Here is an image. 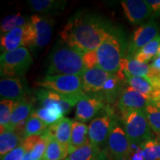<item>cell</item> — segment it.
I'll list each match as a JSON object with an SVG mask.
<instances>
[{"mask_svg": "<svg viewBox=\"0 0 160 160\" xmlns=\"http://www.w3.org/2000/svg\"><path fill=\"white\" fill-rule=\"evenodd\" d=\"M113 31L99 15L79 11L73 14L60 33V40L85 53L96 51Z\"/></svg>", "mask_w": 160, "mask_h": 160, "instance_id": "cell-1", "label": "cell"}, {"mask_svg": "<svg viewBox=\"0 0 160 160\" xmlns=\"http://www.w3.org/2000/svg\"><path fill=\"white\" fill-rule=\"evenodd\" d=\"M84 53L61 40L56 44L48 61L47 75H77L82 77L85 68Z\"/></svg>", "mask_w": 160, "mask_h": 160, "instance_id": "cell-2", "label": "cell"}, {"mask_svg": "<svg viewBox=\"0 0 160 160\" xmlns=\"http://www.w3.org/2000/svg\"><path fill=\"white\" fill-rule=\"evenodd\" d=\"M123 128L131 146H140L152 139L151 128L143 111H130L121 113Z\"/></svg>", "mask_w": 160, "mask_h": 160, "instance_id": "cell-3", "label": "cell"}, {"mask_svg": "<svg viewBox=\"0 0 160 160\" xmlns=\"http://www.w3.org/2000/svg\"><path fill=\"white\" fill-rule=\"evenodd\" d=\"M98 65L112 74L117 73L123 57V48L119 36L113 31L97 50Z\"/></svg>", "mask_w": 160, "mask_h": 160, "instance_id": "cell-4", "label": "cell"}, {"mask_svg": "<svg viewBox=\"0 0 160 160\" xmlns=\"http://www.w3.org/2000/svg\"><path fill=\"white\" fill-rule=\"evenodd\" d=\"M33 59L28 50L21 47L5 52L0 57V72L3 78H21L28 71Z\"/></svg>", "mask_w": 160, "mask_h": 160, "instance_id": "cell-5", "label": "cell"}, {"mask_svg": "<svg viewBox=\"0 0 160 160\" xmlns=\"http://www.w3.org/2000/svg\"><path fill=\"white\" fill-rule=\"evenodd\" d=\"M36 85L44 89L50 90L63 95H82V77L77 75H46Z\"/></svg>", "mask_w": 160, "mask_h": 160, "instance_id": "cell-6", "label": "cell"}, {"mask_svg": "<svg viewBox=\"0 0 160 160\" xmlns=\"http://www.w3.org/2000/svg\"><path fill=\"white\" fill-rule=\"evenodd\" d=\"M42 108L60 111L65 116L85 93L82 95H63L47 89H39L36 93Z\"/></svg>", "mask_w": 160, "mask_h": 160, "instance_id": "cell-7", "label": "cell"}, {"mask_svg": "<svg viewBox=\"0 0 160 160\" xmlns=\"http://www.w3.org/2000/svg\"><path fill=\"white\" fill-rule=\"evenodd\" d=\"M116 118L108 106H105V111L101 115L95 117L88 125L90 142L101 149L106 145L112 125Z\"/></svg>", "mask_w": 160, "mask_h": 160, "instance_id": "cell-8", "label": "cell"}, {"mask_svg": "<svg viewBox=\"0 0 160 160\" xmlns=\"http://www.w3.org/2000/svg\"><path fill=\"white\" fill-rule=\"evenodd\" d=\"M131 148L123 127L115 119L106 142L108 153L114 160H122L131 154Z\"/></svg>", "mask_w": 160, "mask_h": 160, "instance_id": "cell-9", "label": "cell"}, {"mask_svg": "<svg viewBox=\"0 0 160 160\" xmlns=\"http://www.w3.org/2000/svg\"><path fill=\"white\" fill-rule=\"evenodd\" d=\"M160 34L159 24L154 20L140 25L133 33L128 48V57L133 58L143 47Z\"/></svg>", "mask_w": 160, "mask_h": 160, "instance_id": "cell-10", "label": "cell"}, {"mask_svg": "<svg viewBox=\"0 0 160 160\" xmlns=\"http://www.w3.org/2000/svg\"><path fill=\"white\" fill-rule=\"evenodd\" d=\"M105 108V100L97 95L83 96L78 102L76 108V119L81 122L93 120L99 111Z\"/></svg>", "mask_w": 160, "mask_h": 160, "instance_id": "cell-11", "label": "cell"}, {"mask_svg": "<svg viewBox=\"0 0 160 160\" xmlns=\"http://www.w3.org/2000/svg\"><path fill=\"white\" fill-rule=\"evenodd\" d=\"M111 75L112 73L102 69L99 65L86 70L81 77L83 91L88 95L99 94Z\"/></svg>", "mask_w": 160, "mask_h": 160, "instance_id": "cell-12", "label": "cell"}, {"mask_svg": "<svg viewBox=\"0 0 160 160\" xmlns=\"http://www.w3.org/2000/svg\"><path fill=\"white\" fill-rule=\"evenodd\" d=\"M151 102L144 96L130 86L125 88L118 99V108L121 113L130 111H143Z\"/></svg>", "mask_w": 160, "mask_h": 160, "instance_id": "cell-13", "label": "cell"}, {"mask_svg": "<svg viewBox=\"0 0 160 160\" xmlns=\"http://www.w3.org/2000/svg\"><path fill=\"white\" fill-rule=\"evenodd\" d=\"M120 3L126 17L133 25L142 23L150 17H153V11L146 1L123 0Z\"/></svg>", "mask_w": 160, "mask_h": 160, "instance_id": "cell-14", "label": "cell"}, {"mask_svg": "<svg viewBox=\"0 0 160 160\" xmlns=\"http://www.w3.org/2000/svg\"><path fill=\"white\" fill-rule=\"evenodd\" d=\"M28 93V83L23 78H3L0 81L1 100L17 102L26 97Z\"/></svg>", "mask_w": 160, "mask_h": 160, "instance_id": "cell-15", "label": "cell"}, {"mask_svg": "<svg viewBox=\"0 0 160 160\" xmlns=\"http://www.w3.org/2000/svg\"><path fill=\"white\" fill-rule=\"evenodd\" d=\"M30 21L35 29L36 45L34 48H42L51 41L53 32L52 21L47 17L38 15L31 16Z\"/></svg>", "mask_w": 160, "mask_h": 160, "instance_id": "cell-16", "label": "cell"}, {"mask_svg": "<svg viewBox=\"0 0 160 160\" xmlns=\"http://www.w3.org/2000/svg\"><path fill=\"white\" fill-rule=\"evenodd\" d=\"M134 77H147L149 79L160 77V72L153 69L148 63H142L134 58L124 57L120 64V68Z\"/></svg>", "mask_w": 160, "mask_h": 160, "instance_id": "cell-17", "label": "cell"}, {"mask_svg": "<svg viewBox=\"0 0 160 160\" xmlns=\"http://www.w3.org/2000/svg\"><path fill=\"white\" fill-rule=\"evenodd\" d=\"M73 122L68 118L64 117L57 122L49 125L45 131L51 137H54L68 151L71 142Z\"/></svg>", "mask_w": 160, "mask_h": 160, "instance_id": "cell-18", "label": "cell"}, {"mask_svg": "<svg viewBox=\"0 0 160 160\" xmlns=\"http://www.w3.org/2000/svg\"><path fill=\"white\" fill-rule=\"evenodd\" d=\"M33 99L27 96L15 102L7 131H13L18 125L26 121L32 113Z\"/></svg>", "mask_w": 160, "mask_h": 160, "instance_id": "cell-19", "label": "cell"}, {"mask_svg": "<svg viewBox=\"0 0 160 160\" xmlns=\"http://www.w3.org/2000/svg\"><path fill=\"white\" fill-rule=\"evenodd\" d=\"M88 142H90L88 126L77 120L73 121L72 124L71 142L68 149L69 154Z\"/></svg>", "mask_w": 160, "mask_h": 160, "instance_id": "cell-20", "label": "cell"}, {"mask_svg": "<svg viewBox=\"0 0 160 160\" xmlns=\"http://www.w3.org/2000/svg\"><path fill=\"white\" fill-rule=\"evenodd\" d=\"M28 4L33 11L42 14H56L63 11L67 2L62 0H31Z\"/></svg>", "mask_w": 160, "mask_h": 160, "instance_id": "cell-21", "label": "cell"}, {"mask_svg": "<svg viewBox=\"0 0 160 160\" xmlns=\"http://www.w3.org/2000/svg\"><path fill=\"white\" fill-rule=\"evenodd\" d=\"M41 137L47 140L48 145L43 160H65L68 157V151L54 137L44 132Z\"/></svg>", "mask_w": 160, "mask_h": 160, "instance_id": "cell-22", "label": "cell"}, {"mask_svg": "<svg viewBox=\"0 0 160 160\" xmlns=\"http://www.w3.org/2000/svg\"><path fill=\"white\" fill-rule=\"evenodd\" d=\"M23 27L12 30L5 34L1 35V51L2 53L15 51L22 47Z\"/></svg>", "mask_w": 160, "mask_h": 160, "instance_id": "cell-23", "label": "cell"}, {"mask_svg": "<svg viewBox=\"0 0 160 160\" xmlns=\"http://www.w3.org/2000/svg\"><path fill=\"white\" fill-rule=\"evenodd\" d=\"M25 140L22 136L13 131H5L0 134V155L1 158L22 145Z\"/></svg>", "mask_w": 160, "mask_h": 160, "instance_id": "cell-24", "label": "cell"}, {"mask_svg": "<svg viewBox=\"0 0 160 160\" xmlns=\"http://www.w3.org/2000/svg\"><path fill=\"white\" fill-rule=\"evenodd\" d=\"M160 47V34L143 47L134 56V59L142 63H148L155 59Z\"/></svg>", "mask_w": 160, "mask_h": 160, "instance_id": "cell-25", "label": "cell"}, {"mask_svg": "<svg viewBox=\"0 0 160 160\" xmlns=\"http://www.w3.org/2000/svg\"><path fill=\"white\" fill-rule=\"evenodd\" d=\"M48 125L46 124L39 117L33 114L32 111L31 114L25 122V138L31 136H41L48 128Z\"/></svg>", "mask_w": 160, "mask_h": 160, "instance_id": "cell-26", "label": "cell"}, {"mask_svg": "<svg viewBox=\"0 0 160 160\" xmlns=\"http://www.w3.org/2000/svg\"><path fill=\"white\" fill-rule=\"evenodd\" d=\"M102 150L91 142L70 153L65 160H93Z\"/></svg>", "mask_w": 160, "mask_h": 160, "instance_id": "cell-27", "label": "cell"}, {"mask_svg": "<svg viewBox=\"0 0 160 160\" xmlns=\"http://www.w3.org/2000/svg\"><path fill=\"white\" fill-rule=\"evenodd\" d=\"M28 22L30 21H28L25 17L21 15L20 13L7 16L4 18L1 22V27H0L1 35L5 34L17 28L23 27Z\"/></svg>", "mask_w": 160, "mask_h": 160, "instance_id": "cell-28", "label": "cell"}, {"mask_svg": "<svg viewBox=\"0 0 160 160\" xmlns=\"http://www.w3.org/2000/svg\"><path fill=\"white\" fill-rule=\"evenodd\" d=\"M145 160H160V139H151L139 146Z\"/></svg>", "mask_w": 160, "mask_h": 160, "instance_id": "cell-29", "label": "cell"}, {"mask_svg": "<svg viewBox=\"0 0 160 160\" xmlns=\"http://www.w3.org/2000/svg\"><path fill=\"white\" fill-rule=\"evenodd\" d=\"M16 102L9 99H2L0 102V126L1 133L7 131L13 113Z\"/></svg>", "mask_w": 160, "mask_h": 160, "instance_id": "cell-30", "label": "cell"}, {"mask_svg": "<svg viewBox=\"0 0 160 160\" xmlns=\"http://www.w3.org/2000/svg\"><path fill=\"white\" fill-rule=\"evenodd\" d=\"M145 113L151 130L158 136L157 139H160V107L150 104L145 108Z\"/></svg>", "mask_w": 160, "mask_h": 160, "instance_id": "cell-31", "label": "cell"}, {"mask_svg": "<svg viewBox=\"0 0 160 160\" xmlns=\"http://www.w3.org/2000/svg\"><path fill=\"white\" fill-rule=\"evenodd\" d=\"M33 114L39 117V119H41L48 125L54 124L64 117L63 114L60 111L48 110L45 108H40L36 111H33Z\"/></svg>", "mask_w": 160, "mask_h": 160, "instance_id": "cell-32", "label": "cell"}, {"mask_svg": "<svg viewBox=\"0 0 160 160\" xmlns=\"http://www.w3.org/2000/svg\"><path fill=\"white\" fill-rule=\"evenodd\" d=\"M36 45V33L33 25L31 21L23 26L22 47L34 48Z\"/></svg>", "mask_w": 160, "mask_h": 160, "instance_id": "cell-33", "label": "cell"}, {"mask_svg": "<svg viewBox=\"0 0 160 160\" xmlns=\"http://www.w3.org/2000/svg\"><path fill=\"white\" fill-rule=\"evenodd\" d=\"M48 142L41 137L38 142L31 151V157L32 160H43L46 148H47Z\"/></svg>", "mask_w": 160, "mask_h": 160, "instance_id": "cell-34", "label": "cell"}, {"mask_svg": "<svg viewBox=\"0 0 160 160\" xmlns=\"http://www.w3.org/2000/svg\"><path fill=\"white\" fill-rule=\"evenodd\" d=\"M83 64L86 70L94 68L98 66V58L97 50L96 51H90L85 53L82 56Z\"/></svg>", "mask_w": 160, "mask_h": 160, "instance_id": "cell-35", "label": "cell"}, {"mask_svg": "<svg viewBox=\"0 0 160 160\" xmlns=\"http://www.w3.org/2000/svg\"><path fill=\"white\" fill-rule=\"evenodd\" d=\"M25 150L22 145H19L17 148L7 153L5 156L1 158V160H22L25 155Z\"/></svg>", "mask_w": 160, "mask_h": 160, "instance_id": "cell-36", "label": "cell"}, {"mask_svg": "<svg viewBox=\"0 0 160 160\" xmlns=\"http://www.w3.org/2000/svg\"><path fill=\"white\" fill-rule=\"evenodd\" d=\"M153 11V17H160V0H146Z\"/></svg>", "mask_w": 160, "mask_h": 160, "instance_id": "cell-37", "label": "cell"}, {"mask_svg": "<svg viewBox=\"0 0 160 160\" xmlns=\"http://www.w3.org/2000/svg\"><path fill=\"white\" fill-rule=\"evenodd\" d=\"M131 160H145L142 154V150L139 148H139H138L137 151L132 154Z\"/></svg>", "mask_w": 160, "mask_h": 160, "instance_id": "cell-38", "label": "cell"}, {"mask_svg": "<svg viewBox=\"0 0 160 160\" xmlns=\"http://www.w3.org/2000/svg\"><path fill=\"white\" fill-rule=\"evenodd\" d=\"M151 68L160 72V57H157L150 64Z\"/></svg>", "mask_w": 160, "mask_h": 160, "instance_id": "cell-39", "label": "cell"}, {"mask_svg": "<svg viewBox=\"0 0 160 160\" xmlns=\"http://www.w3.org/2000/svg\"><path fill=\"white\" fill-rule=\"evenodd\" d=\"M106 157H107V155H106L105 152L101 151L93 160H105Z\"/></svg>", "mask_w": 160, "mask_h": 160, "instance_id": "cell-40", "label": "cell"}, {"mask_svg": "<svg viewBox=\"0 0 160 160\" xmlns=\"http://www.w3.org/2000/svg\"><path fill=\"white\" fill-rule=\"evenodd\" d=\"M22 160H32L31 157V151H25Z\"/></svg>", "mask_w": 160, "mask_h": 160, "instance_id": "cell-41", "label": "cell"}, {"mask_svg": "<svg viewBox=\"0 0 160 160\" xmlns=\"http://www.w3.org/2000/svg\"><path fill=\"white\" fill-rule=\"evenodd\" d=\"M157 57H160V47H159V51H158L157 55V57H156V58H157Z\"/></svg>", "mask_w": 160, "mask_h": 160, "instance_id": "cell-42", "label": "cell"}]
</instances>
